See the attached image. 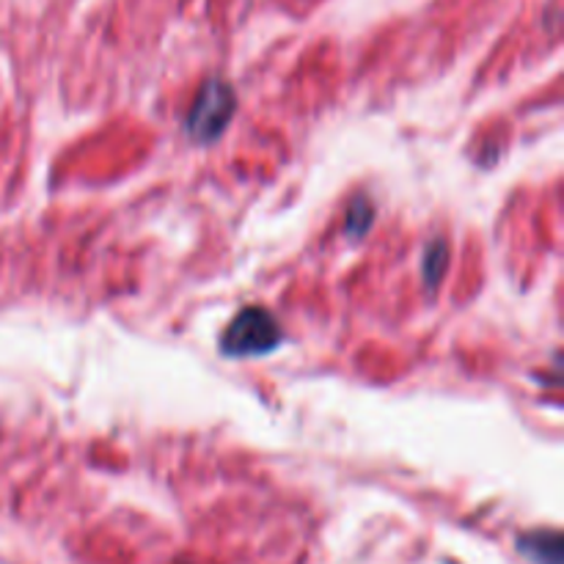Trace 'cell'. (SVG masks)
<instances>
[{"label":"cell","instance_id":"1","mask_svg":"<svg viewBox=\"0 0 564 564\" xmlns=\"http://www.w3.org/2000/svg\"><path fill=\"white\" fill-rule=\"evenodd\" d=\"M281 341V330L275 319L264 308H246L235 317V323L224 334L226 356H257L273 350Z\"/></svg>","mask_w":564,"mask_h":564},{"label":"cell","instance_id":"2","mask_svg":"<svg viewBox=\"0 0 564 564\" xmlns=\"http://www.w3.org/2000/svg\"><path fill=\"white\" fill-rule=\"evenodd\" d=\"M235 110V94L224 80H209L187 113V132L198 141H213Z\"/></svg>","mask_w":564,"mask_h":564}]
</instances>
